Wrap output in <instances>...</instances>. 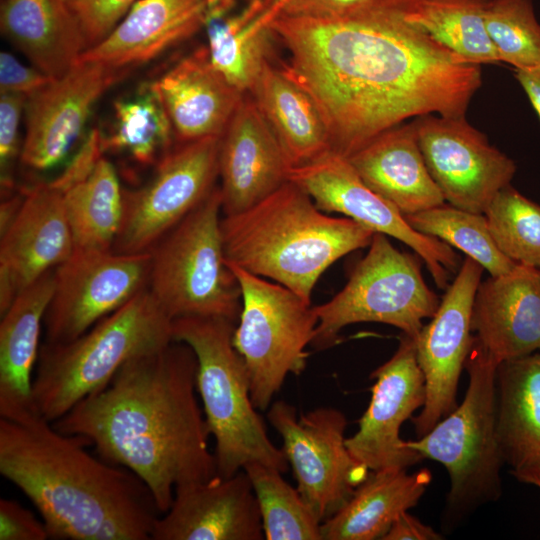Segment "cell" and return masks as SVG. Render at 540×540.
Returning a JSON list of instances; mask_svg holds the SVG:
<instances>
[{
  "mask_svg": "<svg viewBox=\"0 0 540 540\" xmlns=\"http://www.w3.org/2000/svg\"><path fill=\"white\" fill-rule=\"evenodd\" d=\"M2 33L52 78L65 74L88 48L74 13L62 0H4Z\"/></svg>",
  "mask_w": 540,
  "mask_h": 540,
  "instance_id": "4316f807",
  "label": "cell"
},
{
  "mask_svg": "<svg viewBox=\"0 0 540 540\" xmlns=\"http://www.w3.org/2000/svg\"><path fill=\"white\" fill-rule=\"evenodd\" d=\"M179 144L221 137L245 93L199 47L155 80Z\"/></svg>",
  "mask_w": 540,
  "mask_h": 540,
  "instance_id": "603a6c76",
  "label": "cell"
},
{
  "mask_svg": "<svg viewBox=\"0 0 540 540\" xmlns=\"http://www.w3.org/2000/svg\"><path fill=\"white\" fill-rule=\"evenodd\" d=\"M267 418L282 438L281 448L302 499L325 522L370 473L346 445L345 414L334 407H318L298 415L295 406L278 400L271 403Z\"/></svg>",
  "mask_w": 540,
  "mask_h": 540,
  "instance_id": "8fae6325",
  "label": "cell"
},
{
  "mask_svg": "<svg viewBox=\"0 0 540 540\" xmlns=\"http://www.w3.org/2000/svg\"><path fill=\"white\" fill-rule=\"evenodd\" d=\"M153 540H262L263 524L247 473L214 476L175 488L167 512L154 524Z\"/></svg>",
  "mask_w": 540,
  "mask_h": 540,
  "instance_id": "ffe728a7",
  "label": "cell"
},
{
  "mask_svg": "<svg viewBox=\"0 0 540 540\" xmlns=\"http://www.w3.org/2000/svg\"><path fill=\"white\" fill-rule=\"evenodd\" d=\"M414 0H369L328 18L277 17L289 74L315 100L331 151L350 157L411 117L465 116L480 65L412 23Z\"/></svg>",
  "mask_w": 540,
  "mask_h": 540,
  "instance_id": "6da1fadb",
  "label": "cell"
},
{
  "mask_svg": "<svg viewBox=\"0 0 540 540\" xmlns=\"http://www.w3.org/2000/svg\"><path fill=\"white\" fill-rule=\"evenodd\" d=\"M53 79L41 70L29 67L9 52L0 53L1 94H21L29 97L48 85Z\"/></svg>",
  "mask_w": 540,
  "mask_h": 540,
  "instance_id": "b9f144b4",
  "label": "cell"
},
{
  "mask_svg": "<svg viewBox=\"0 0 540 540\" xmlns=\"http://www.w3.org/2000/svg\"><path fill=\"white\" fill-rule=\"evenodd\" d=\"M220 188L213 191L155 246L148 289L174 320L221 317L237 323L239 281L226 263L221 234Z\"/></svg>",
  "mask_w": 540,
  "mask_h": 540,
  "instance_id": "ba28073f",
  "label": "cell"
},
{
  "mask_svg": "<svg viewBox=\"0 0 540 540\" xmlns=\"http://www.w3.org/2000/svg\"><path fill=\"white\" fill-rule=\"evenodd\" d=\"M49 533L43 522L15 500L0 499V540H46Z\"/></svg>",
  "mask_w": 540,
  "mask_h": 540,
  "instance_id": "60d3db41",
  "label": "cell"
},
{
  "mask_svg": "<svg viewBox=\"0 0 540 540\" xmlns=\"http://www.w3.org/2000/svg\"><path fill=\"white\" fill-rule=\"evenodd\" d=\"M243 470L252 484L267 540H323L321 522L302 499L297 488L279 470L251 463Z\"/></svg>",
  "mask_w": 540,
  "mask_h": 540,
  "instance_id": "e575fe53",
  "label": "cell"
},
{
  "mask_svg": "<svg viewBox=\"0 0 540 540\" xmlns=\"http://www.w3.org/2000/svg\"><path fill=\"white\" fill-rule=\"evenodd\" d=\"M172 322L147 288L76 339L41 344L32 382L36 412L58 420L127 361L174 341Z\"/></svg>",
  "mask_w": 540,
  "mask_h": 540,
  "instance_id": "5b68a950",
  "label": "cell"
},
{
  "mask_svg": "<svg viewBox=\"0 0 540 540\" xmlns=\"http://www.w3.org/2000/svg\"><path fill=\"white\" fill-rule=\"evenodd\" d=\"M374 379L369 405L357 431L346 438L351 454L370 471L409 467L423 460L400 437L403 423L426 400L425 378L414 338L402 333L397 350L370 375Z\"/></svg>",
  "mask_w": 540,
  "mask_h": 540,
  "instance_id": "ac0fdd59",
  "label": "cell"
},
{
  "mask_svg": "<svg viewBox=\"0 0 540 540\" xmlns=\"http://www.w3.org/2000/svg\"><path fill=\"white\" fill-rule=\"evenodd\" d=\"M288 180L302 188L325 213H340L409 246L426 264L435 284L448 287L460 258L442 240L412 228L390 202L371 190L347 157L329 151L302 166L290 168Z\"/></svg>",
  "mask_w": 540,
  "mask_h": 540,
  "instance_id": "5bb4252c",
  "label": "cell"
},
{
  "mask_svg": "<svg viewBox=\"0 0 540 540\" xmlns=\"http://www.w3.org/2000/svg\"><path fill=\"white\" fill-rule=\"evenodd\" d=\"M279 15L274 0H251L235 15L206 20L213 66L243 93L249 92L270 63L272 44L277 40L272 24Z\"/></svg>",
  "mask_w": 540,
  "mask_h": 540,
  "instance_id": "4dcf8cb0",
  "label": "cell"
},
{
  "mask_svg": "<svg viewBox=\"0 0 540 540\" xmlns=\"http://www.w3.org/2000/svg\"><path fill=\"white\" fill-rule=\"evenodd\" d=\"M226 263L242 293L233 345L247 367L252 402L265 411L287 376L305 370L318 316L310 301L289 288Z\"/></svg>",
  "mask_w": 540,
  "mask_h": 540,
  "instance_id": "30bf717a",
  "label": "cell"
},
{
  "mask_svg": "<svg viewBox=\"0 0 540 540\" xmlns=\"http://www.w3.org/2000/svg\"><path fill=\"white\" fill-rule=\"evenodd\" d=\"M538 471H540V469H538Z\"/></svg>",
  "mask_w": 540,
  "mask_h": 540,
  "instance_id": "681fc988",
  "label": "cell"
},
{
  "mask_svg": "<svg viewBox=\"0 0 540 540\" xmlns=\"http://www.w3.org/2000/svg\"><path fill=\"white\" fill-rule=\"evenodd\" d=\"M226 261L271 279L311 302L321 275L352 251L368 247L375 232L333 217L288 180L269 196L221 219Z\"/></svg>",
  "mask_w": 540,
  "mask_h": 540,
  "instance_id": "277c9868",
  "label": "cell"
},
{
  "mask_svg": "<svg viewBox=\"0 0 540 540\" xmlns=\"http://www.w3.org/2000/svg\"><path fill=\"white\" fill-rule=\"evenodd\" d=\"M348 159L364 183L404 216L445 203L425 163L413 122L379 134Z\"/></svg>",
  "mask_w": 540,
  "mask_h": 540,
  "instance_id": "d4e9b609",
  "label": "cell"
},
{
  "mask_svg": "<svg viewBox=\"0 0 540 540\" xmlns=\"http://www.w3.org/2000/svg\"><path fill=\"white\" fill-rule=\"evenodd\" d=\"M137 1L75 0L69 7L78 20L87 47L90 48L107 37Z\"/></svg>",
  "mask_w": 540,
  "mask_h": 540,
  "instance_id": "ab89813d",
  "label": "cell"
},
{
  "mask_svg": "<svg viewBox=\"0 0 540 540\" xmlns=\"http://www.w3.org/2000/svg\"><path fill=\"white\" fill-rule=\"evenodd\" d=\"M112 163L102 156L63 194L74 250L109 251L121 226L124 195Z\"/></svg>",
  "mask_w": 540,
  "mask_h": 540,
  "instance_id": "1f68e13d",
  "label": "cell"
},
{
  "mask_svg": "<svg viewBox=\"0 0 540 540\" xmlns=\"http://www.w3.org/2000/svg\"><path fill=\"white\" fill-rule=\"evenodd\" d=\"M489 0H414L408 19L472 64H500L485 25Z\"/></svg>",
  "mask_w": 540,
  "mask_h": 540,
  "instance_id": "836d02e7",
  "label": "cell"
},
{
  "mask_svg": "<svg viewBox=\"0 0 540 540\" xmlns=\"http://www.w3.org/2000/svg\"><path fill=\"white\" fill-rule=\"evenodd\" d=\"M291 165L249 93L221 136L219 176L225 216L254 206L288 181Z\"/></svg>",
  "mask_w": 540,
  "mask_h": 540,
  "instance_id": "44dd1931",
  "label": "cell"
},
{
  "mask_svg": "<svg viewBox=\"0 0 540 540\" xmlns=\"http://www.w3.org/2000/svg\"><path fill=\"white\" fill-rule=\"evenodd\" d=\"M248 93L275 133L291 168L331 151L328 128L315 100L284 66L268 63Z\"/></svg>",
  "mask_w": 540,
  "mask_h": 540,
  "instance_id": "f1b7e54d",
  "label": "cell"
},
{
  "mask_svg": "<svg viewBox=\"0 0 540 540\" xmlns=\"http://www.w3.org/2000/svg\"><path fill=\"white\" fill-rule=\"evenodd\" d=\"M404 217L416 231L436 237L464 252L490 276L505 274L517 264L496 246L484 214L444 203Z\"/></svg>",
  "mask_w": 540,
  "mask_h": 540,
  "instance_id": "d590c367",
  "label": "cell"
},
{
  "mask_svg": "<svg viewBox=\"0 0 540 540\" xmlns=\"http://www.w3.org/2000/svg\"><path fill=\"white\" fill-rule=\"evenodd\" d=\"M207 0H138L101 42L77 62L134 68L205 26Z\"/></svg>",
  "mask_w": 540,
  "mask_h": 540,
  "instance_id": "cb8c5ba5",
  "label": "cell"
},
{
  "mask_svg": "<svg viewBox=\"0 0 540 540\" xmlns=\"http://www.w3.org/2000/svg\"><path fill=\"white\" fill-rule=\"evenodd\" d=\"M431 481L426 468L370 471L348 502L321 524L322 539L381 540L401 513L417 505Z\"/></svg>",
  "mask_w": 540,
  "mask_h": 540,
  "instance_id": "f546056e",
  "label": "cell"
},
{
  "mask_svg": "<svg viewBox=\"0 0 540 540\" xmlns=\"http://www.w3.org/2000/svg\"><path fill=\"white\" fill-rule=\"evenodd\" d=\"M441 534L405 511L392 523L381 540H440Z\"/></svg>",
  "mask_w": 540,
  "mask_h": 540,
  "instance_id": "ee69618b",
  "label": "cell"
},
{
  "mask_svg": "<svg viewBox=\"0 0 540 540\" xmlns=\"http://www.w3.org/2000/svg\"><path fill=\"white\" fill-rule=\"evenodd\" d=\"M54 290V270L21 292L0 323V417L16 419L37 413L32 382L40 336Z\"/></svg>",
  "mask_w": 540,
  "mask_h": 540,
  "instance_id": "484cf974",
  "label": "cell"
},
{
  "mask_svg": "<svg viewBox=\"0 0 540 540\" xmlns=\"http://www.w3.org/2000/svg\"><path fill=\"white\" fill-rule=\"evenodd\" d=\"M412 122L427 168L448 204L483 214L511 184L515 162L465 116L427 114Z\"/></svg>",
  "mask_w": 540,
  "mask_h": 540,
  "instance_id": "9a60e30c",
  "label": "cell"
},
{
  "mask_svg": "<svg viewBox=\"0 0 540 540\" xmlns=\"http://www.w3.org/2000/svg\"><path fill=\"white\" fill-rule=\"evenodd\" d=\"M27 97L21 94H1L0 97V171L4 195L14 188L13 169L21 157L19 126Z\"/></svg>",
  "mask_w": 540,
  "mask_h": 540,
  "instance_id": "f35d334b",
  "label": "cell"
},
{
  "mask_svg": "<svg viewBox=\"0 0 540 540\" xmlns=\"http://www.w3.org/2000/svg\"><path fill=\"white\" fill-rule=\"evenodd\" d=\"M151 253L74 250L54 269L45 343H66L148 288Z\"/></svg>",
  "mask_w": 540,
  "mask_h": 540,
  "instance_id": "4fadbf2b",
  "label": "cell"
},
{
  "mask_svg": "<svg viewBox=\"0 0 540 540\" xmlns=\"http://www.w3.org/2000/svg\"><path fill=\"white\" fill-rule=\"evenodd\" d=\"M496 429L511 473L540 469V351L496 367Z\"/></svg>",
  "mask_w": 540,
  "mask_h": 540,
  "instance_id": "83f0119b",
  "label": "cell"
},
{
  "mask_svg": "<svg viewBox=\"0 0 540 540\" xmlns=\"http://www.w3.org/2000/svg\"><path fill=\"white\" fill-rule=\"evenodd\" d=\"M369 0H275L280 15L293 18H328L341 15Z\"/></svg>",
  "mask_w": 540,
  "mask_h": 540,
  "instance_id": "7bdbcfd3",
  "label": "cell"
},
{
  "mask_svg": "<svg viewBox=\"0 0 540 540\" xmlns=\"http://www.w3.org/2000/svg\"><path fill=\"white\" fill-rule=\"evenodd\" d=\"M483 271L479 263L466 256L435 314L414 339L426 386L425 404L412 417L417 438L458 405L459 378L473 342L472 308Z\"/></svg>",
  "mask_w": 540,
  "mask_h": 540,
  "instance_id": "2e32d148",
  "label": "cell"
},
{
  "mask_svg": "<svg viewBox=\"0 0 540 540\" xmlns=\"http://www.w3.org/2000/svg\"><path fill=\"white\" fill-rule=\"evenodd\" d=\"M515 78L525 91L540 121V64L514 69Z\"/></svg>",
  "mask_w": 540,
  "mask_h": 540,
  "instance_id": "f6af8a7d",
  "label": "cell"
},
{
  "mask_svg": "<svg viewBox=\"0 0 540 540\" xmlns=\"http://www.w3.org/2000/svg\"><path fill=\"white\" fill-rule=\"evenodd\" d=\"M132 69L76 62L65 74L27 97L21 163L36 171L61 163L79 140L96 101Z\"/></svg>",
  "mask_w": 540,
  "mask_h": 540,
  "instance_id": "e0dca14e",
  "label": "cell"
},
{
  "mask_svg": "<svg viewBox=\"0 0 540 540\" xmlns=\"http://www.w3.org/2000/svg\"><path fill=\"white\" fill-rule=\"evenodd\" d=\"M63 2H65L66 4L70 5L71 3H73L75 0H62Z\"/></svg>",
  "mask_w": 540,
  "mask_h": 540,
  "instance_id": "c3c4849f",
  "label": "cell"
},
{
  "mask_svg": "<svg viewBox=\"0 0 540 540\" xmlns=\"http://www.w3.org/2000/svg\"><path fill=\"white\" fill-rule=\"evenodd\" d=\"M196 374L193 350L172 341L127 361L52 424L85 437L102 459L137 475L162 515L177 486L217 475Z\"/></svg>",
  "mask_w": 540,
  "mask_h": 540,
  "instance_id": "7a4b0ae2",
  "label": "cell"
},
{
  "mask_svg": "<svg viewBox=\"0 0 540 540\" xmlns=\"http://www.w3.org/2000/svg\"><path fill=\"white\" fill-rule=\"evenodd\" d=\"M89 447L38 413L0 417V474L33 503L49 538L150 540L161 513L149 488Z\"/></svg>",
  "mask_w": 540,
  "mask_h": 540,
  "instance_id": "3957f363",
  "label": "cell"
},
{
  "mask_svg": "<svg viewBox=\"0 0 540 540\" xmlns=\"http://www.w3.org/2000/svg\"><path fill=\"white\" fill-rule=\"evenodd\" d=\"M104 152H122L141 165H157L173 149V128L155 81L141 83L113 104Z\"/></svg>",
  "mask_w": 540,
  "mask_h": 540,
  "instance_id": "d6a6232c",
  "label": "cell"
},
{
  "mask_svg": "<svg viewBox=\"0 0 540 540\" xmlns=\"http://www.w3.org/2000/svg\"><path fill=\"white\" fill-rule=\"evenodd\" d=\"M471 329L497 364L540 351V269L517 263L509 272L481 281Z\"/></svg>",
  "mask_w": 540,
  "mask_h": 540,
  "instance_id": "7402d4cb",
  "label": "cell"
},
{
  "mask_svg": "<svg viewBox=\"0 0 540 540\" xmlns=\"http://www.w3.org/2000/svg\"><path fill=\"white\" fill-rule=\"evenodd\" d=\"M485 25L501 63L514 69L540 64V22L532 0H489Z\"/></svg>",
  "mask_w": 540,
  "mask_h": 540,
  "instance_id": "74e56055",
  "label": "cell"
},
{
  "mask_svg": "<svg viewBox=\"0 0 540 540\" xmlns=\"http://www.w3.org/2000/svg\"><path fill=\"white\" fill-rule=\"evenodd\" d=\"M63 194L52 182L25 190L16 217L1 234L0 314L15 298L74 252Z\"/></svg>",
  "mask_w": 540,
  "mask_h": 540,
  "instance_id": "d6986e66",
  "label": "cell"
},
{
  "mask_svg": "<svg viewBox=\"0 0 540 540\" xmlns=\"http://www.w3.org/2000/svg\"><path fill=\"white\" fill-rule=\"evenodd\" d=\"M220 141L207 137L179 144L156 165L147 184L123 190V217L113 252H149L213 191Z\"/></svg>",
  "mask_w": 540,
  "mask_h": 540,
  "instance_id": "7c38bea8",
  "label": "cell"
},
{
  "mask_svg": "<svg viewBox=\"0 0 540 540\" xmlns=\"http://www.w3.org/2000/svg\"><path fill=\"white\" fill-rule=\"evenodd\" d=\"M236 324L221 317H180L172 322V336L197 359L196 389L215 440L217 475L231 477L251 463L284 474L288 460L267 434L251 399L247 367L233 345Z\"/></svg>",
  "mask_w": 540,
  "mask_h": 540,
  "instance_id": "8992f818",
  "label": "cell"
},
{
  "mask_svg": "<svg viewBox=\"0 0 540 540\" xmlns=\"http://www.w3.org/2000/svg\"><path fill=\"white\" fill-rule=\"evenodd\" d=\"M208 1V16L219 17L224 16L233 6L235 0H207Z\"/></svg>",
  "mask_w": 540,
  "mask_h": 540,
  "instance_id": "bcb514c9",
  "label": "cell"
},
{
  "mask_svg": "<svg viewBox=\"0 0 540 540\" xmlns=\"http://www.w3.org/2000/svg\"><path fill=\"white\" fill-rule=\"evenodd\" d=\"M368 247L343 289L315 306V349L333 346L341 330L361 322L391 325L415 339L422 321L435 314L440 300L422 276V259L397 249L382 233H375Z\"/></svg>",
  "mask_w": 540,
  "mask_h": 540,
  "instance_id": "9c48e42d",
  "label": "cell"
},
{
  "mask_svg": "<svg viewBox=\"0 0 540 540\" xmlns=\"http://www.w3.org/2000/svg\"><path fill=\"white\" fill-rule=\"evenodd\" d=\"M497 365L473 336L465 362L468 386L463 401L428 433L406 440L423 459L439 462L447 470L450 489L445 514L450 523L496 501L502 493L500 472L505 461L496 429Z\"/></svg>",
  "mask_w": 540,
  "mask_h": 540,
  "instance_id": "52a82bcc",
  "label": "cell"
},
{
  "mask_svg": "<svg viewBox=\"0 0 540 540\" xmlns=\"http://www.w3.org/2000/svg\"><path fill=\"white\" fill-rule=\"evenodd\" d=\"M483 214L505 256L540 269V204L509 184L494 196Z\"/></svg>",
  "mask_w": 540,
  "mask_h": 540,
  "instance_id": "8d00e7d4",
  "label": "cell"
},
{
  "mask_svg": "<svg viewBox=\"0 0 540 540\" xmlns=\"http://www.w3.org/2000/svg\"><path fill=\"white\" fill-rule=\"evenodd\" d=\"M512 475L520 482L532 484L540 489V471L530 470L514 472Z\"/></svg>",
  "mask_w": 540,
  "mask_h": 540,
  "instance_id": "7dc6e473",
  "label": "cell"
}]
</instances>
